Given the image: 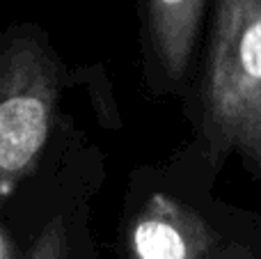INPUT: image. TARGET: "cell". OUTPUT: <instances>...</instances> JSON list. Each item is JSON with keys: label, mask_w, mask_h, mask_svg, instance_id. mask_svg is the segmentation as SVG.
<instances>
[{"label": "cell", "mask_w": 261, "mask_h": 259, "mask_svg": "<svg viewBox=\"0 0 261 259\" xmlns=\"http://www.w3.org/2000/svg\"><path fill=\"white\" fill-rule=\"evenodd\" d=\"M184 96L190 147L222 170L236 159L261 182V0H211Z\"/></svg>", "instance_id": "1"}, {"label": "cell", "mask_w": 261, "mask_h": 259, "mask_svg": "<svg viewBox=\"0 0 261 259\" xmlns=\"http://www.w3.org/2000/svg\"><path fill=\"white\" fill-rule=\"evenodd\" d=\"M71 83L73 71L41 25L14 23L0 32V220L48 163Z\"/></svg>", "instance_id": "2"}, {"label": "cell", "mask_w": 261, "mask_h": 259, "mask_svg": "<svg viewBox=\"0 0 261 259\" xmlns=\"http://www.w3.org/2000/svg\"><path fill=\"white\" fill-rule=\"evenodd\" d=\"M218 174L190 145L135 168L117 227L122 259H206L222 204L213 195Z\"/></svg>", "instance_id": "3"}, {"label": "cell", "mask_w": 261, "mask_h": 259, "mask_svg": "<svg viewBox=\"0 0 261 259\" xmlns=\"http://www.w3.org/2000/svg\"><path fill=\"white\" fill-rule=\"evenodd\" d=\"M55 168L39 184L30 237L23 259H96L92 237V197L101 186L103 159L92 142L64 122L55 151Z\"/></svg>", "instance_id": "4"}, {"label": "cell", "mask_w": 261, "mask_h": 259, "mask_svg": "<svg viewBox=\"0 0 261 259\" xmlns=\"http://www.w3.org/2000/svg\"><path fill=\"white\" fill-rule=\"evenodd\" d=\"M211 0H140L142 81L153 96H186Z\"/></svg>", "instance_id": "5"}, {"label": "cell", "mask_w": 261, "mask_h": 259, "mask_svg": "<svg viewBox=\"0 0 261 259\" xmlns=\"http://www.w3.org/2000/svg\"><path fill=\"white\" fill-rule=\"evenodd\" d=\"M206 259H261V216L222 200Z\"/></svg>", "instance_id": "6"}, {"label": "cell", "mask_w": 261, "mask_h": 259, "mask_svg": "<svg viewBox=\"0 0 261 259\" xmlns=\"http://www.w3.org/2000/svg\"><path fill=\"white\" fill-rule=\"evenodd\" d=\"M0 259H23V246L5 220H0Z\"/></svg>", "instance_id": "7"}]
</instances>
